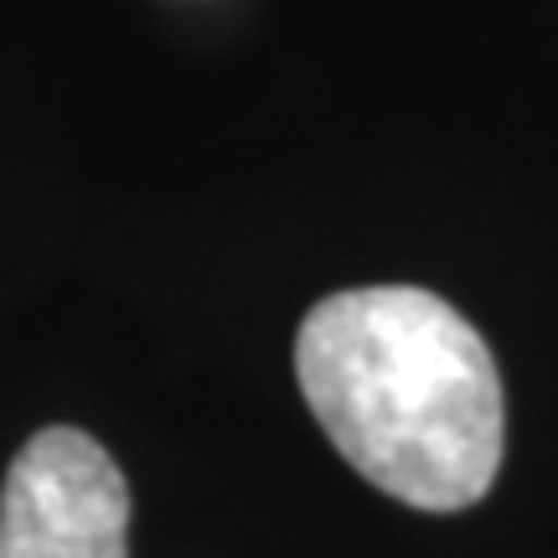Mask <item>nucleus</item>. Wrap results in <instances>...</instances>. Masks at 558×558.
I'll return each mask as SVG.
<instances>
[{
    "mask_svg": "<svg viewBox=\"0 0 558 558\" xmlns=\"http://www.w3.org/2000/svg\"><path fill=\"white\" fill-rule=\"evenodd\" d=\"M295 378L326 439L378 492L460 512L492 492L507 439L497 362L456 305L418 284H367L311 305Z\"/></svg>",
    "mask_w": 558,
    "mask_h": 558,
    "instance_id": "f257e3e1",
    "label": "nucleus"
},
{
    "mask_svg": "<svg viewBox=\"0 0 558 558\" xmlns=\"http://www.w3.org/2000/svg\"><path fill=\"white\" fill-rule=\"evenodd\" d=\"M0 558H130V481L94 435L41 429L0 486Z\"/></svg>",
    "mask_w": 558,
    "mask_h": 558,
    "instance_id": "f03ea898",
    "label": "nucleus"
}]
</instances>
